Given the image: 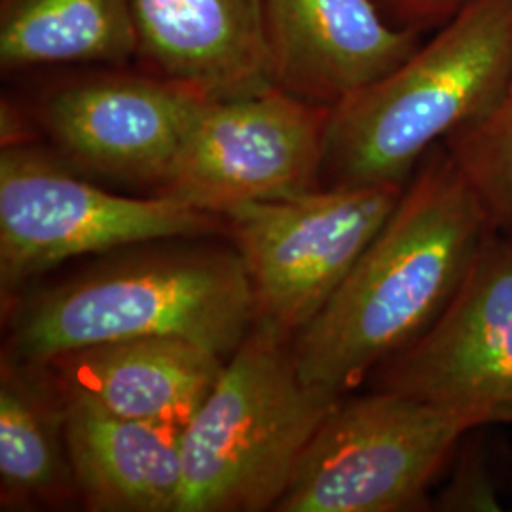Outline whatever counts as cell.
<instances>
[{"label":"cell","instance_id":"cell-1","mask_svg":"<svg viewBox=\"0 0 512 512\" xmlns=\"http://www.w3.org/2000/svg\"><path fill=\"white\" fill-rule=\"evenodd\" d=\"M494 232L448 150L404 186L384 228L293 349L306 384L344 395L429 329Z\"/></svg>","mask_w":512,"mask_h":512},{"label":"cell","instance_id":"cell-2","mask_svg":"<svg viewBox=\"0 0 512 512\" xmlns=\"http://www.w3.org/2000/svg\"><path fill=\"white\" fill-rule=\"evenodd\" d=\"M512 73V0H465L395 71L330 109L332 186L401 184L429 147L484 114Z\"/></svg>","mask_w":512,"mask_h":512},{"label":"cell","instance_id":"cell-3","mask_svg":"<svg viewBox=\"0 0 512 512\" xmlns=\"http://www.w3.org/2000/svg\"><path fill=\"white\" fill-rule=\"evenodd\" d=\"M258 319L243 258L217 251L145 255L37 296L14 321L19 361L99 344L169 336L232 355Z\"/></svg>","mask_w":512,"mask_h":512},{"label":"cell","instance_id":"cell-4","mask_svg":"<svg viewBox=\"0 0 512 512\" xmlns=\"http://www.w3.org/2000/svg\"><path fill=\"white\" fill-rule=\"evenodd\" d=\"M285 332L256 319L183 429L177 512L274 511L340 395L306 384Z\"/></svg>","mask_w":512,"mask_h":512},{"label":"cell","instance_id":"cell-5","mask_svg":"<svg viewBox=\"0 0 512 512\" xmlns=\"http://www.w3.org/2000/svg\"><path fill=\"white\" fill-rule=\"evenodd\" d=\"M473 412L382 391L336 404L321 421L274 511L395 512L425 494Z\"/></svg>","mask_w":512,"mask_h":512},{"label":"cell","instance_id":"cell-6","mask_svg":"<svg viewBox=\"0 0 512 512\" xmlns=\"http://www.w3.org/2000/svg\"><path fill=\"white\" fill-rule=\"evenodd\" d=\"M401 184L330 186L228 211L258 319L285 334L325 308L395 211Z\"/></svg>","mask_w":512,"mask_h":512},{"label":"cell","instance_id":"cell-7","mask_svg":"<svg viewBox=\"0 0 512 512\" xmlns=\"http://www.w3.org/2000/svg\"><path fill=\"white\" fill-rule=\"evenodd\" d=\"M213 213L162 194L126 198L76 179L37 150L0 156V281L8 291L76 256L207 234Z\"/></svg>","mask_w":512,"mask_h":512},{"label":"cell","instance_id":"cell-8","mask_svg":"<svg viewBox=\"0 0 512 512\" xmlns=\"http://www.w3.org/2000/svg\"><path fill=\"white\" fill-rule=\"evenodd\" d=\"M330 109L275 84L203 99L165 179L173 196L213 215L315 188L323 171Z\"/></svg>","mask_w":512,"mask_h":512},{"label":"cell","instance_id":"cell-9","mask_svg":"<svg viewBox=\"0 0 512 512\" xmlns=\"http://www.w3.org/2000/svg\"><path fill=\"white\" fill-rule=\"evenodd\" d=\"M378 389L512 423V230H494L450 304L384 363Z\"/></svg>","mask_w":512,"mask_h":512},{"label":"cell","instance_id":"cell-10","mask_svg":"<svg viewBox=\"0 0 512 512\" xmlns=\"http://www.w3.org/2000/svg\"><path fill=\"white\" fill-rule=\"evenodd\" d=\"M203 99L173 80L97 78L55 92L44 124L74 162L164 184Z\"/></svg>","mask_w":512,"mask_h":512},{"label":"cell","instance_id":"cell-11","mask_svg":"<svg viewBox=\"0 0 512 512\" xmlns=\"http://www.w3.org/2000/svg\"><path fill=\"white\" fill-rule=\"evenodd\" d=\"M272 80L334 107L416 52L410 31L385 23L372 0H264Z\"/></svg>","mask_w":512,"mask_h":512},{"label":"cell","instance_id":"cell-12","mask_svg":"<svg viewBox=\"0 0 512 512\" xmlns=\"http://www.w3.org/2000/svg\"><path fill=\"white\" fill-rule=\"evenodd\" d=\"M139 35L167 80L207 99L274 84L264 0H129Z\"/></svg>","mask_w":512,"mask_h":512},{"label":"cell","instance_id":"cell-13","mask_svg":"<svg viewBox=\"0 0 512 512\" xmlns=\"http://www.w3.org/2000/svg\"><path fill=\"white\" fill-rule=\"evenodd\" d=\"M61 399L74 482L92 511L177 512L181 427L124 418L80 395Z\"/></svg>","mask_w":512,"mask_h":512},{"label":"cell","instance_id":"cell-14","mask_svg":"<svg viewBox=\"0 0 512 512\" xmlns=\"http://www.w3.org/2000/svg\"><path fill=\"white\" fill-rule=\"evenodd\" d=\"M61 391L112 414L184 429L217 384L222 357L183 338L154 336L59 355Z\"/></svg>","mask_w":512,"mask_h":512},{"label":"cell","instance_id":"cell-15","mask_svg":"<svg viewBox=\"0 0 512 512\" xmlns=\"http://www.w3.org/2000/svg\"><path fill=\"white\" fill-rule=\"evenodd\" d=\"M74 482L63 431V399L55 401L23 361L2 363L0 503L4 511L65 499Z\"/></svg>","mask_w":512,"mask_h":512},{"label":"cell","instance_id":"cell-16","mask_svg":"<svg viewBox=\"0 0 512 512\" xmlns=\"http://www.w3.org/2000/svg\"><path fill=\"white\" fill-rule=\"evenodd\" d=\"M139 48L129 0H6L0 19L4 69L124 61Z\"/></svg>","mask_w":512,"mask_h":512},{"label":"cell","instance_id":"cell-17","mask_svg":"<svg viewBox=\"0 0 512 512\" xmlns=\"http://www.w3.org/2000/svg\"><path fill=\"white\" fill-rule=\"evenodd\" d=\"M444 141L494 230H512V73L494 105Z\"/></svg>","mask_w":512,"mask_h":512},{"label":"cell","instance_id":"cell-18","mask_svg":"<svg viewBox=\"0 0 512 512\" xmlns=\"http://www.w3.org/2000/svg\"><path fill=\"white\" fill-rule=\"evenodd\" d=\"M401 2H406V4L416 6V8H431V6H435L439 0H401Z\"/></svg>","mask_w":512,"mask_h":512}]
</instances>
